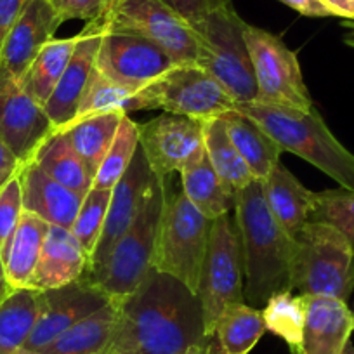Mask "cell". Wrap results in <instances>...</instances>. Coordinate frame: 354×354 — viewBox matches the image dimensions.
Returning <instances> with one entry per match:
<instances>
[{"mask_svg": "<svg viewBox=\"0 0 354 354\" xmlns=\"http://www.w3.org/2000/svg\"><path fill=\"white\" fill-rule=\"evenodd\" d=\"M198 294L153 268L118 301V316L103 354H186L209 342Z\"/></svg>", "mask_w": 354, "mask_h": 354, "instance_id": "1", "label": "cell"}, {"mask_svg": "<svg viewBox=\"0 0 354 354\" xmlns=\"http://www.w3.org/2000/svg\"><path fill=\"white\" fill-rule=\"evenodd\" d=\"M234 223L243 255L245 301L261 304L277 292L292 290L294 238L271 214L257 179L236 192Z\"/></svg>", "mask_w": 354, "mask_h": 354, "instance_id": "2", "label": "cell"}, {"mask_svg": "<svg viewBox=\"0 0 354 354\" xmlns=\"http://www.w3.org/2000/svg\"><path fill=\"white\" fill-rule=\"evenodd\" d=\"M236 110L257 122L283 151L301 156L340 188L354 192V155L332 134L315 106L299 110L252 101L236 104Z\"/></svg>", "mask_w": 354, "mask_h": 354, "instance_id": "3", "label": "cell"}, {"mask_svg": "<svg viewBox=\"0 0 354 354\" xmlns=\"http://www.w3.org/2000/svg\"><path fill=\"white\" fill-rule=\"evenodd\" d=\"M292 290L347 302L354 290V245L323 221H309L294 236Z\"/></svg>", "mask_w": 354, "mask_h": 354, "instance_id": "4", "label": "cell"}, {"mask_svg": "<svg viewBox=\"0 0 354 354\" xmlns=\"http://www.w3.org/2000/svg\"><path fill=\"white\" fill-rule=\"evenodd\" d=\"M210 226L207 219L188 200L183 188L167 189L160 221L153 268L170 274L193 292H198L203 262L209 248Z\"/></svg>", "mask_w": 354, "mask_h": 354, "instance_id": "5", "label": "cell"}, {"mask_svg": "<svg viewBox=\"0 0 354 354\" xmlns=\"http://www.w3.org/2000/svg\"><path fill=\"white\" fill-rule=\"evenodd\" d=\"M192 26L198 40L195 64L216 78L236 104L257 101L259 88L245 42L247 23L238 16L233 6Z\"/></svg>", "mask_w": 354, "mask_h": 354, "instance_id": "6", "label": "cell"}, {"mask_svg": "<svg viewBox=\"0 0 354 354\" xmlns=\"http://www.w3.org/2000/svg\"><path fill=\"white\" fill-rule=\"evenodd\" d=\"M165 203V181L156 177L151 195L124 236L113 245L106 261L94 274H87L110 299L120 301L136 290L153 270L160 221Z\"/></svg>", "mask_w": 354, "mask_h": 354, "instance_id": "7", "label": "cell"}, {"mask_svg": "<svg viewBox=\"0 0 354 354\" xmlns=\"http://www.w3.org/2000/svg\"><path fill=\"white\" fill-rule=\"evenodd\" d=\"M234 108L226 88L195 63L176 64L134 96V111L163 110L202 122Z\"/></svg>", "mask_w": 354, "mask_h": 354, "instance_id": "8", "label": "cell"}, {"mask_svg": "<svg viewBox=\"0 0 354 354\" xmlns=\"http://www.w3.org/2000/svg\"><path fill=\"white\" fill-rule=\"evenodd\" d=\"M196 294L202 301L205 332L209 337L214 335L217 319L227 306L245 302L240 234L230 214L212 221L209 248Z\"/></svg>", "mask_w": 354, "mask_h": 354, "instance_id": "9", "label": "cell"}, {"mask_svg": "<svg viewBox=\"0 0 354 354\" xmlns=\"http://www.w3.org/2000/svg\"><path fill=\"white\" fill-rule=\"evenodd\" d=\"M245 42L259 88L257 101L299 110L315 106L306 87L297 54L280 37L247 23Z\"/></svg>", "mask_w": 354, "mask_h": 354, "instance_id": "10", "label": "cell"}, {"mask_svg": "<svg viewBox=\"0 0 354 354\" xmlns=\"http://www.w3.org/2000/svg\"><path fill=\"white\" fill-rule=\"evenodd\" d=\"M96 25L103 30L145 37L176 63H196L198 57V40L193 26L160 0H125L106 21Z\"/></svg>", "mask_w": 354, "mask_h": 354, "instance_id": "11", "label": "cell"}, {"mask_svg": "<svg viewBox=\"0 0 354 354\" xmlns=\"http://www.w3.org/2000/svg\"><path fill=\"white\" fill-rule=\"evenodd\" d=\"M176 64L179 63L145 37L103 30L96 68L120 87L139 93Z\"/></svg>", "mask_w": 354, "mask_h": 354, "instance_id": "12", "label": "cell"}, {"mask_svg": "<svg viewBox=\"0 0 354 354\" xmlns=\"http://www.w3.org/2000/svg\"><path fill=\"white\" fill-rule=\"evenodd\" d=\"M110 301V295L87 274L63 287L37 292V319L23 349L42 351L70 326Z\"/></svg>", "mask_w": 354, "mask_h": 354, "instance_id": "13", "label": "cell"}, {"mask_svg": "<svg viewBox=\"0 0 354 354\" xmlns=\"http://www.w3.org/2000/svg\"><path fill=\"white\" fill-rule=\"evenodd\" d=\"M54 132L56 127L42 104L0 64V141L26 163Z\"/></svg>", "mask_w": 354, "mask_h": 354, "instance_id": "14", "label": "cell"}, {"mask_svg": "<svg viewBox=\"0 0 354 354\" xmlns=\"http://www.w3.org/2000/svg\"><path fill=\"white\" fill-rule=\"evenodd\" d=\"M205 122L162 113L139 125V146L155 176L167 181L203 151Z\"/></svg>", "mask_w": 354, "mask_h": 354, "instance_id": "15", "label": "cell"}, {"mask_svg": "<svg viewBox=\"0 0 354 354\" xmlns=\"http://www.w3.org/2000/svg\"><path fill=\"white\" fill-rule=\"evenodd\" d=\"M155 181V172L151 170L149 162L139 146L127 172L111 189V200L103 233H101L93 255L88 259V268L85 274H94L103 266L113 245L124 236L125 231L131 227V224L142 210L146 200L151 195Z\"/></svg>", "mask_w": 354, "mask_h": 354, "instance_id": "16", "label": "cell"}, {"mask_svg": "<svg viewBox=\"0 0 354 354\" xmlns=\"http://www.w3.org/2000/svg\"><path fill=\"white\" fill-rule=\"evenodd\" d=\"M101 39H103V28H100L96 23H88L84 32L78 33V42L75 46L73 56H71L63 77L57 82L53 96L44 104V110L56 131L70 125L77 115L78 106H80L88 84L93 80L94 71H96Z\"/></svg>", "mask_w": 354, "mask_h": 354, "instance_id": "17", "label": "cell"}, {"mask_svg": "<svg viewBox=\"0 0 354 354\" xmlns=\"http://www.w3.org/2000/svg\"><path fill=\"white\" fill-rule=\"evenodd\" d=\"M61 25L50 0H28L0 47V64L19 80Z\"/></svg>", "mask_w": 354, "mask_h": 354, "instance_id": "18", "label": "cell"}, {"mask_svg": "<svg viewBox=\"0 0 354 354\" xmlns=\"http://www.w3.org/2000/svg\"><path fill=\"white\" fill-rule=\"evenodd\" d=\"M304 332L292 354H349L354 313L347 302L325 295H304Z\"/></svg>", "mask_w": 354, "mask_h": 354, "instance_id": "19", "label": "cell"}, {"mask_svg": "<svg viewBox=\"0 0 354 354\" xmlns=\"http://www.w3.org/2000/svg\"><path fill=\"white\" fill-rule=\"evenodd\" d=\"M23 209L46 221L50 226L70 230L80 210L84 196L47 176L35 162L23 163L19 170Z\"/></svg>", "mask_w": 354, "mask_h": 354, "instance_id": "20", "label": "cell"}, {"mask_svg": "<svg viewBox=\"0 0 354 354\" xmlns=\"http://www.w3.org/2000/svg\"><path fill=\"white\" fill-rule=\"evenodd\" d=\"M87 268L88 254L73 233L66 227L49 224L28 288L42 292L63 287L84 277Z\"/></svg>", "mask_w": 354, "mask_h": 354, "instance_id": "21", "label": "cell"}, {"mask_svg": "<svg viewBox=\"0 0 354 354\" xmlns=\"http://www.w3.org/2000/svg\"><path fill=\"white\" fill-rule=\"evenodd\" d=\"M262 183L268 207L280 226L292 238L313 219L318 195L306 188L281 162Z\"/></svg>", "mask_w": 354, "mask_h": 354, "instance_id": "22", "label": "cell"}, {"mask_svg": "<svg viewBox=\"0 0 354 354\" xmlns=\"http://www.w3.org/2000/svg\"><path fill=\"white\" fill-rule=\"evenodd\" d=\"M179 174L185 195L209 221H216L217 217L234 210L236 192L231 189L214 170L205 148Z\"/></svg>", "mask_w": 354, "mask_h": 354, "instance_id": "23", "label": "cell"}, {"mask_svg": "<svg viewBox=\"0 0 354 354\" xmlns=\"http://www.w3.org/2000/svg\"><path fill=\"white\" fill-rule=\"evenodd\" d=\"M221 117L226 122L230 139L250 169L254 179L264 181L266 177L273 172L274 167L280 163L283 149L257 122L238 111L236 108Z\"/></svg>", "mask_w": 354, "mask_h": 354, "instance_id": "24", "label": "cell"}, {"mask_svg": "<svg viewBox=\"0 0 354 354\" xmlns=\"http://www.w3.org/2000/svg\"><path fill=\"white\" fill-rule=\"evenodd\" d=\"M47 231H49V224L46 221L26 210L23 212L18 227L2 254L6 274L15 290L28 288Z\"/></svg>", "mask_w": 354, "mask_h": 354, "instance_id": "25", "label": "cell"}, {"mask_svg": "<svg viewBox=\"0 0 354 354\" xmlns=\"http://www.w3.org/2000/svg\"><path fill=\"white\" fill-rule=\"evenodd\" d=\"M118 316V301L111 299L44 347L47 354H103L111 339Z\"/></svg>", "mask_w": 354, "mask_h": 354, "instance_id": "26", "label": "cell"}, {"mask_svg": "<svg viewBox=\"0 0 354 354\" xmlns=\"http://www.w3.org/2000/svg\"><path fill=\"white\" fill-rule=\"evenodd\" d=\"M49 177L78 195L85 196L93 189L94 177L88 172L84 160L77 155L70 145V139L63 131H56L32 158Z\"/></svg>", "mask_w": 354, "mask_h": 354, "instance_id": "27", "label": "cell"}, {"mask_svg": "<svg viewBox=\"0 0 354 354\" xmlns=\"http://www.w3.org/2000/svg\"><path fill=\"white\" fill-rule=\"evenodd\" d=\"M77 42L78 35L70 37V39L49 40L37 54L25 75L19 78L23 88L42 106L53 96L57 82L63 77L64 70L73 56Z\"/></svg>", "mask_w": 354, "mask_h": 354, "instance_id": "28", "label": "cell"}, {"mask_svg": "<svg viewBox=\"0 0 354 354\" xmlns=\"http://www.w3.org/2000/svg\"><path fill=\"white\" fill-rule=\"evenodd\" d=\"M124 115L125 113H120V111L96 115V117L84 118L61 129L68 136L71 148L84 160L93 177L96 176L97 169L103 163Z\"/></svg>", "mask_w": 354, "mask_h": 354, "instance_id": "29", "label": "cell"}, {"mask_svg": "<svg viewBox=\"0 0 354 354\" xmlns=\"http://www.w3.org/2000/svg\"><path fill=\"white\" fill-rule=\"evenodd\" d=\"M266 332L262 311L247 302H238L224 309L212 337L226 354H250Z\"/></svg>", "mask_w": 354, "mask_h": 354, "instance_id": "30", "label": "cell"}, {"mask_svg": "<svg viewBox=\"0 0 354 354\" xmlns=\"http://www.w3.org/2000/svg\"><path fill=\"white\" fill-rule=\"evenodd\" d=\"M203 148H205L209 162L212 163L214 170L219 177L234 192H240L245 186L254 181L250 169L238 149L234 148L233 141L227 134L226 122L223 117L210 118L203 127Z\"/></svg>", "mask_w": 354, "mask_h": 354, "instance_id": "31", "label": "cell"}, {"mask_svg": "<svg viewBox=\"0 0 354 354\" xmlns=\"http://www.w3.org/2000/svg\"><path fill=\"white\" fill-rule=\"evenodd\" d=\"M37 319V292L15 290L0 304V354H16L25 347Z\"/></svg>", "mask_w": 354, "mask_h": 354, "instance_id": "32", "label": "cell"}, {"mask_svg": "<svg viewBox=\"0 0 354 354\" xmlns=\"http://www.w3.org/2000/svg\"><path fill=\"white\" fill-rule=\"evenodd\" d=\"M266 330L288 344L290 349L297 347L302 340L306 323L304 295H294L292 290L277 292L266 301L262 311Z\"/></svg>", "mask_w": 354, "mask_h": 354, "instance_id": "33", "label": "cell"}, {"mask_svg": "<svg viewBox=\"0 0 354 354\" xmlns=\"http://www.w3.org/2000/svg\"><path fill=\"white\" fill-rule=\"evenodd\" d=\"M138 148L139 125L134 120H131L129 115H124L120 125H118L117 136H115L103 163L94 176L93 188L113 189V186L120 181V177L127 172Z\"/></svg>", "mask_w": 354, "mask_h": 354, "instance_id": "34", "label": "cell"}, {"mask_svg": "<svg viewBox=\"0 0 354 354\" xmlns=\"http://www.w3.org/2000/svg\"><path fill=\"white\" fill-rule=\"evenodd\" d=\"M134 91H129V88L120 87L115 82L108 80L96 68L73 122L96 117V115L113 113V111L129 115V111H134Z\"/></svg>", "mask_w": 354, "mask_h": 354, "instance_id": "35", "label": "cell"}, {"mask_svg": "<svg viewBox=\"0 0 354 354\" xmlns=\"http://www.w3.org/2000/svg\"><path fill=\"white\" fill-rule=\"evenodd\" d=\"M110 200L111 189H91L84 196L77 219H75L73 226L70 227L73 236L80 241V245L88 254V259L93 255L94 248H96L97 241L101 238V233H103Z\"/></svg>", "mask_w": 354, "mask_h": 354, "instance_id": "36", "label": "cell"}, {"mask_svg": "<svg viewBox=\"0 0 354 354\" xmlns=\"http://www.w3.org/2000/svg\"><path fill=\"white\" fill-rule=\"evenodd\" d=\"M318 202L311 221H323L346 234L354 245V192L349 189H326L316 193Z\"/></svg>", "mask_w": 354, "mask_h": 354, "instance_id": "37", "label": "cell"}, {"mask_svg": "<svg viewBox=\"0 0 354 354\" xmlns=\"http://www.w3.org/2000/svg\"><path fill=\"white\" fill-rule=\"evenodd\" d=\"M23 212V189L19 174L0 189V252L4 254L18 227Z\"/></svg>", "mask_w": 354, "mask_h": 354, "instance_id": "38", "label": "cell"}, {"mask_svg": "<svg viewBox=\"0 0 354 354\" xmlns=\"http://www.w3.org/2000/svg\"><path fill=\"white\" fill-rule=\"evenodd\" d=\"M160 2L189 25H195L207 16L233 6V0H160Z\"/></svg>", "mask_w": 354, "mask_h": 354, "instance_id": "39", "label": "cell"}, {"mask_svg": "<svg viewBox=\"0 0 354 354\" xmlns=\"http://www.w3.org/2000/svg\"><path fill=\"white\" fill-rule=\"evenodd\" d=\"M50 2L63 23L70 19H84L93 23L104 15L108 0H50Z\"/></svg>", "mask_w": 354, "mask_h": 354, "instance_id": "40", "label": "cell"}, {"mask_svg": "<svg viewBox=\"0 0 354 354\" xmlns=\"http://www.w3.org/2000/svg\"><path fill=\"white\" fill-rule=\"evenodd\" d=\"M26 4L28 0H0V47Z\"/></svg>", "mask_w": 354, "mask_h": 354, "instance_id": "41", "label": "cell"}, {"mask_svg": "<svg viewBox=\"0 0 354 354\" xmlns=\"http://www.w3.org/2000/svg\"><path fill=\"white\" fill-rule=\"evenodd\" d=\"M23 162L0 141V189L4 188L12 177H16L21 170Z\"/></svg>", "mask_w": 354, "mask_h": 354, "instance_id": "42", "label": "cell"}, {"mask_svg": "<svg viewBox=\"0 0 354 354\" xmlns=\"http://www.w3.org/2000/svg\"><path fill=\"white\" fill-rule=\"evenodd\" d=\"M287 8L294 9L295 12L308 18H330L332 12L325 8L322 0H278Z\"/></svg>", "mask_w": 354, "mask_h": 354, "instance_id": "43", "label": "cell"}, {"mask_svg": "<svg viewBox=\"0 0 354 354\" xmlns=\"http://www.w3.org/2000/svg\"><path fill=\"white\" fill-rule=\"evenodd\" d=\"M325 8L337 18L354 21V0H322Z\"/></svg>", "mask_w": 354, "mask_h": 354, "instance_id": "44", "label": "cell"}, {"mask_svg": "<svg viewBox=\"0 0 354 354\" xmlns=\"http://www.w3.org/2000/svg\"><path fill=\"white\" fill-rule=\"evenodd\" d=\"M15 292V288L11 287L8 280V274H6V266L4 259H2V252H0V304L9 297V295Z\"/></svg>", "mask_w": 354, "mask_h": 354, "instance_id": "45", "label": "cell"}, {"mask_svg": "<svg viewBox=\"0 0 354 354\" xmlns=\"http://www.w3.org/2000/svg\"><path fill=\"white\" fill-rule=\"evenodd\" d=\"M342 30L344 35L342 40L347 47H353L354 49V21H347V19H342Z\"/></svg>", "mask_w": 354, "mask_h": 354, "instance_id": "46", "label": "cell"}, {"mask_svg": "<svg viewBox=\"0 0 354 354\" xmlns=\"http://www.w3.org/2000/svg\"><path fill=\"white\" fill-rule=\"evenodd\" d=\"M124 2H125V0H108V2H106V9H104V15L101 16V19H97L96 23H104V21H106V19L110 18V16L113 15V12L117 11V9L120 8V6L124 4Z\"/></svg>", "mask_w": 354, "mask_h": 354, "instance_id": "47", "label": "cell"}, {"mask_svg": "<svg viewBox=\"0 0 354 354\" xmlns=\"http://www.w3.org/2000/svg\"><path fill=\"white\" fill-rule=\"evenodd\" d=\"M207 354H226L223 349H221V346L217 344V340L214 339V337H210L209 340V347H207Z\"/></svg>", "mask_w": 354, "mask_h": 354, "instance_id": "48", "label": "cell"}, {"mask_svg": "<svg viewBox=\"0 0 354 354\" xmlns=\"http://www.w3.org/2000/svg\"><path fill=\"white\" fill-rule=\"evenodd\" d=\"M207 347H209V342L200 344V346H195V347H193V349H189L186 354H207Z\"/></svg>", "mask_w": 354, "mask_h": 354, "instance_id": "49", "label": "cell"}, {"mask_svg": "<svg viewBox=\"0 0 354 354\" xmlns=\"http://www.w3.org/2000/svg\"><path fill=\"white\" fill-rule=\"evenodd\" d=\"M16 354H47V353H42V351H28V349H21L18 351Z\"/></svg>", "mask_w": 354, "mask_h": 354, "instance_id": "50", "label": "cell"}]
</instances>
